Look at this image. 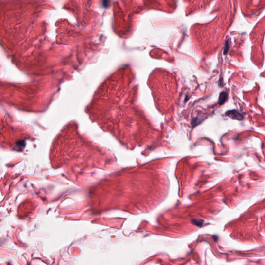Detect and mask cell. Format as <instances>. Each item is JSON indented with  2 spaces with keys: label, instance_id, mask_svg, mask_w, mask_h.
Returning <instances> with one entry per match:
<instances>
[{
  "label": "cell",
  "instance_id": "1",
  "mask_svg": "<svg viewBox=\"0 0 265 265\" xmlns=\"http://www.w3.org/2000/svg\"><path fill=\"white\" fill-rule=\"evenodd\" d=\"M228 115H229L231 117H232L233 119H236L237 120H241L242 119V116L240 115V114L237 111H230L228 112Z\"/></svg>",
  "mask_w": 265,
  "mask_h": 265
},
{
  "label": "cell",
  "instance_id": "2",
  "mask_svg": "<svg viewBox=\"0 0 265 265\" xmlns=\"http://www.w3.org/2000/svg\"><path fill=\"white\" fill-rule=\"evenodd\" d=\"M227 97V94L226 93H222L221 94V95H220L219 99V104H222L225 102V101L226 100Z\"/></svg>",
  "mask_w": 265,
  "mask_h": 265
}]
</instances>
